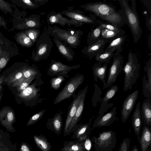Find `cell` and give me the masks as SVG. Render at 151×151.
Masks as SVG:
<instances>
[{
  "mask_svg": "<svg viewBox=\"0 0 151 151\" xmlns=\"http://www.w3.org/2000/svg\"><path fill=\"white\" fill-rule=\"evenodd\" d=\"M85 10L93 13L103 21L120 28L126 23L122 9L117 11L111 5L102 2L90 3L83 6Z\"/></svg>",
  "mask_w": 151,
  "mask_h": 151,
  "instance_id": "6da1fadb",
  "label": "cell"
},
{
  "mask_svg": "<svg viewBox=\"0 0 151 151\" xmlns=\"http://www.w3.org/2000/svg\"><path fill=\"white\" fill-rule=\"evenodd\" d=\"M123 11L126 20L129 26L133 36L134 43L137 42L140 39L142 33L139 21L135 7L131 8L127 0L119 1Z\"/></svg>",
  "mask_w": 151,
  "mask_h": 151,
  "instance_id": "7a4b0ae2",
  "label": "cell"
},
{
  "mask_svg": "<svg viewBox=\"0 0 151 151\" xmlns=\"http://www.w3.org/2000/svg\"><path fill=\"white\" fill-rule=\"evenodd\" d=\"M140 65L135 54L129 51L128 56V61L123 70L124 74L123 89L124 91L131 90L135 83L138 77Z\"/></svg>",
  "mask_w": 151,
  "mask_h": 151,
  "instance_id": "3957f363",
  "label": "cell"
},
{
  "mask_svg": "<svg viewBox=\"0 0 151 151\" xmlns=\"http://www.w3.org/2000/svg\"><path fill=\"white\" fill-rule=\"evenodd\" d=\"M116 133L112 131H104L98 137H92L91 142L96 151H111L116 143Z\"/></svg>",
  "mask_w": 151,
  "mask_h": 151,
  "instance_id": "277c9868",
  "label": "cell"
},
{
  "mask_svg": "<svg viewBox=\"0 0 151 151\" xmlns=\"http://www.w3.org/2000/svg\"><path fill=\"white\" fill-rule=\"evenodd\" d=\"M84 76L83 74H78L70 78L63 89L59 93L54 102L55 104L69 98L83 82Z\"/></svg>",
  "mask_w": 151,
  "mask_h": 151,
  "instance_id": "5b68a950",
  "label": "cell"
},
{
  "mask_svg": "<svg viewBox=\"0 0 151 151\" xmlns=\"http://www.w3.org/2000/svg\"><path fill=\"white\" fill-rule=\"evenodd\" d=\"M110 66L106 81V88L110 87L116 81L118 76L123 70L124 57L120 54L114 56Z\"/></svg>",
  "mask_w": 151,
  "mask_h": 151,
  "instance_id": "8992f818",
  "label": "cell"
},
{
  "mask_svg": "<svg viewBox=\"0 0 151 151\" xmlns=\"http://www.w3.org/2000/svg\"><path fill=\"white\" fill-rule=\"evenodd\" d=\"M88 88V86L87 85L84 88L78 92L70 105L64 127V136L68 135V129L70 123L76 113L80 101L83 98L86 97Z\"/></svg>",
  "mask_w": 151,
  "mask_h": 151,
  "instance_id": "52a82bcc",
  "label": "cell"
},
{
  "mask_svg": "<svg viewBox=\"0 0 151 151\" xmlns=\"http://www.w3.org/2000/svg\"><path fill=\"white\" fill-rule=\"evenodd\" d=\"M139 91L136 90L128 95L123 102L121 111L122 122L124 123L128 119L132 111L138 96Z\"/></svg>",
  "mask_w": 151,
  "mask_h": 151,
  "instance_id": "ba28073f",
  "label": "cell"
},
{
  "mask_svg": "<svg viewBox=\"0 0 151 151\" xmlns=\"http://www.w3.org/2000/svg\"><path fill=\"white\" fill-rule=\"evenodd\" d=\"M116 113V107H114L111 111L106 114L98 115L92 127L93 128L110 126L117 119Z\"/></svg>",
  "mask_w": 151,
  "mask_h": 151,
  "instance_id": "9c48e42d",
  "label": "cell"
},
{
  "mask_svg": "<svg viewBox=\"0 0 151 151\" xmlns=\"http://www.w3.org/2000/svg\"><path fill=\"white\" fill-rule=\"evenodd\" d=\"M12 21V27L8 30L9 32L12 31L15 29L22 30L27 28L36 27L38 25V22L31 17L21 18L14 16Z\"/></svg>",
  "mask_w": 151,
  "mask_h": 151,
  "instance_id": "30bf717a",
  "label": "cell"
},
{
  "mask_svg": "<svg viewBox=\"0 0 151 151\" xmlns=\"http://www.w3.org/2000/svg\"><path fill=\"white\" fill-rule=\"evenodd\" d=\"M118 90L117 84L112 86L106 92L103 98L101 100V104L99 113V115H102L107 112L108 109L113 105L112 103L108 104V101L116 94Z\"/></svg>",
  "mask_w": 151,
  "mask_h": 151,
  "instance_id": "8fae6325",
  "label": "cell"
},
{
  "mask_svg": "<svg viewBox=\"0 0 151 151\" xmlns=\"http://www.w3.org/2000/svg\"><path fill=\"white\" fill-rule=\"evenodd\" d=\"M109 42L108 40L101 39L96 42L85 47L83 52L91 59L98 54L103 52L105 46Z\"/></svg>",
  "mask_w": 151,
  "mask_h": 151,
  "instance_id": "7c38bea8",
  "label": "cell"
},
{
  "mask_svg": "<svg viewBox=\"0 0 151 151\" xmlns=\"http://www.w3.org/2000/svg\"><path fill=\"white\" fill-rule=\"evenodd\" d=\"M92 119V118H91L88 123L77 124L73 130V134L71 138L79 141H84L89 136L91 132L90 127Z\"/></svg>",
  "mask_w": 151,
  "mask_h": 151,
  "instance_id": "4fadbf2b",
  "label": "cell"
},
{
  "mask_svg": "<svg viewBox=\"0 0 151 151\" xmlns=\"http://www.w3.org/2000/svg\"><path fill=\"white\" fill-rule=\"evenodd\" d=\"M78 66H69L59 62H55L50 65L47 74L50 76H58L66 74L73 69L77 68Z\"/></svg>",
  "mask_w": 151,
  "mask_h": 151,
  "instance_id": "5bb4252c",
  "label": "cell"
},
{
  "mask_svg": "<svg viewBox=\"0 0 151 151\" xmlns=\"http://www.w3.org/2000/svg\"><path fill=\"white\" fill-rule=\"evenodd\" d=\"M107 64L105 63L102 65V63H95L92 67L94 80L97 82L98 78L102 82L103 84V89L106 88V81L105 79L106 78Z\"/></svg>",
  "mask_w": 151,
  "mask_h": 151,
  "instance_id": "9a60e30c",
  "label": "cell"
},
{
  "mask_svg": "<svg viewBox=\"0 0 151 151\" xmlns=\"http://www.w3.org/2000/svg\"><path fill=\"white\" fill-rule=\"evenodd\" d=\"M55 32L56 33L59 37L71 45H76L78 42L79 35H78L75 31H67L57 29Z\"/></svg>",
  "mask_w": 151,
  "mask_h": 151,
  "instance_id": "2e32d148",
  "label": "cell"
},
{
  "mask_svg": "<svg viewBox=\"0 0 151 151\" xmlns=\"http://www.w3.org/2000/svg\"><path fill=\"white\" fill-rule=\"evenodd\" d=\"M132 124L134 132L139 140L142 125L139 101L137 104L135 106V110L132 116Z\"/></svg>",
  "mask_w": 151,
  "mask_h": 151,
  "instance_id": "e0dca14e",
  "label": "cell"
},
{
  "mask_svg": "<svg viewBox=\"0 0 151 151\" xmlns=\"http://www.w3.org/2000/svg\"><path fill=\"white\" fill-rule=\"evenodd\" d=\"M126 40L125 35L121 36L109 42V44L105 51H110L114 53V56L120 54L123 50L122 46Z\"/></svg>",
  "mask_w": 151,
  "mask_h": 151,
  "instance_id": "ac0fdd59",
  "label": "cell"
},
{
  "mask_svg": "<svg viewBox=\"0 0 151 151\" xmlns=\"http://www.w3.org/2000/svg\"><path fill=\"white\" fill-rule=\"evenodd\" d=\"M61 113L56 114L51 119H48L46 127L59 135L61 132L63 124Z\"/></svg>",
  "mask_w": 151,
  "mask_h": 151,
  "instance_id": "d6986e66",
  "label": "cell"
},
{
  "mask_svg": "<svg viewBox=\"0 0 151 151\" xmlns=\"http://www.w3.org/2000/svg\"><path fill=\"white\" fill-rule=\"evenodd\" d=\"M141 118L147 126H151V99L147 98L143 101L141 109Z\"/></svg>",
  "mask_w": 151,
  "mask_h": 151,
  "instance_id": "ffe728a7",
  "label": "cell"
},
{
  "mask_svg": "<svg viewBox=\"0 0 151 151\" xmlns=\"http://www.w3.org/2000/svg\"><path fill=\"white\" fill-rule=\"evenodd\" d=\"M65 14L73 20L81 23L96 24L97 20L96 16L93 14L88 17L75 12H66Z\"/></svg>",
  "mask_w": 151,
  "mask_h": 151,
  "instance_id": "44dd1931",
  "label": "cell"
},
{
  "mask_svg": "<svg viewBox=\"0 0 151 151\" xmlns=\"http://www.w3.org/2000/svg\"><path fill=\"white\" fill-rule=\"evenodd\" d=\"M151 128L146 125L143 128L141 135L139 140L142 151H146L151 142Z\"/></svg>",
  "mask_w": 151,
  "mask_h": 151,
  "instance_id": "7402d4cb",
  "label": "cell"
},
{
  "mask_svg": "<svg viewBox=\"0 0 151 151\" xmlns=\"http://www.w3.org/2000/svg\"><path fill=\"white\" fill-rule=\"evenodd\" d=\"M63 145L60 151H84V141H66L63 143Z\"/></svg>",
  "mask_w": 151,
  "mask_h": 151,
  "instance_id": "603a6c76",
  "label": "cell"
},
{
  "mask_svg": "<svg viewBox=\"0 0 151 151\" xmlns=\"http://www.w3.org/2000/svg\"><path fill=\"white\" fill-rule=\"evenodd\" d=\"M39 88H36L35 84L34 83L21 91L18 94V96L25 100L32 99L37 97L39 91Z\"/></svg>",
  "mask_w": 151,
  "mask_h": 151,
  "instance_id": "cb8c5ba5",
  "label": "cell"
},
{
  "mask_svg": "<svg viewBox=\"0 0 151 151\" xmlns=\"http://www.w3.org/2000/svg\"><path fill=\"white\" fill-rule=\"evenodd\" d=\"M17 48L9 46L0 57V72L6 66L10 58L18 52Z\"/></svg>",
  "mask_w": 151,
  "mask_h": 151,
  "instance_id": "d4e9b609",
  "label": "cell"
},
{
  "mask_svg": "<svg viewBox=\"0 0 151 151\" xmlns=\"http://www.w3.org/2000/svg\"><path fill=\"white\" fill-rule=\"evenodd\" d=\"M85 98H83L80 101L76 113L71 121L68 129V135H69L73 132L75 126L81 119L84 109Z\"/></svg>",
  "mask_w": 151,
  "mask_h": 151,
  "instance_id": "484cf974",
  "label": "cell"
},
{
  "mask_svg": "<svg viewBox=\"0 0 151 151\" xmlns=\"http://www.w3.org/2000/svg\"><path fill=\"white\" fill-rule=\"evenodd\" d=\"M35 143L37 148L42 151H50L52 147L51 144L48 141L46 137L40 134L33 136Z\"/></svg>",
  "mask_w": 151,
  "mask_h": 151,
  "instance_id": "4316f807",
  "label": "cell"
},
{
  "mask_svg": "<svg viewBox=\"0 0 151 151\" xmlns=\"http://www.w3.org/2000/svg\"><path fill=\"white\" fill-rule=\"evenodd\" d=\"M14 119V112L9 109L6 108L0 112V119L2 124L6 126H11Z\"/></svg>",
  "mask_w": 151,
  "mask_h": 151,
  "instance_id": "83f0119b",
  "label": "cell"
},
{
  "mask_svg": "<svg viewBox=\"0 0 151 151\" xmlns=\"http://www.w3.org/2000/svg\"><path fill=\"white\" fill-rule=\"evenodd\" d=\"M14 38L16 42L23 47H29L33 45L32 41L24 32L17 33Z\"/></svg>",
  "mask_w": 151,
  "mask_h": 151,
  "instance_id": "f1b7e54d",
  "label": "cell"
},
{
  "mask_svg": "<svg viewBox=\"0 0 151 151\" xmlns=\"http://www.w3.org/2000/svg\"><path fill=\"white\" fill-rule=\"evenodd\" d=\"M101 28L97 26L95 28L91 30L87 37V41L88 45L94 43L102 39L101 35Z\"/></svg>",
  "mask_w": 151,
  "mask_h": 151,
  "instance_id": "f546056e",
  "label": "cell"
},
{
  "mask_svg": "<svg viewBox=\"0 0 151 151\" xmlns=\"http://www.w3.org/2000/svg\"><path fill=\"white\" fill-rule=\"evenodd\" d=\"M49 21L51 24L58 23L64 26L66 24L74 23V20H70L63 17L61 14H56L51 15L49 18Z\"/></svg>",
  "mask_w": 151,
  "mask_h": 151,
  "instance_id": "4dcf8cb0",
  "label": "cell"
},
{
  "mask_svg": "<svg viewBox=\"0 0 151 151\" xmlns=\"http://www.w3.org/2000/svg\"><path fill=\"white\" fill-rule=\"evenodd\" d=\"M114 56V53L110 51H104L95 56V60L101 63H109L112 58Z\"/></svg>",
  "mask_w": 151,
  "mask_h": 151,
  "instance_id": "1f68e13d",
  "label": "cell"
},
{
  "mask_svg": "<svg viewBox=\"0 0 151 151\" xmlns=\"http://www.w3.org/2000/svg\"><path fill=\"white\" fill-rule=\"evenodd\" d=\"M37 73V71L34 69L30 68H27L22 77L14 83L12 86L13 87H17L25 80L31 76L36 75Z\"/></svg>",
  "mask_w": 151,
  "mask_h": 151,
  "instance_id": "d6a6232c",
  "label": "cell"
},
{
  "mask_svg": "<svg viewBox=\"0 0 151 151\" xmlns=\"http://www.w3.org/2000/svg\"><path fill=\"white\" fill-rule=\"evenodd\" d=\"M96 25L99 27L101 29H106L123 35L125 34V31L121 28L116 27L110 23L98 19H97L96 21Z\"/></svg>",
  "mask_w": 151,
  "mask_h": 151,
  "instance_id": "836d02e7",
  "label": "cell"
},
{
  "mask_svg": "<svg viewBox=\"0 0 151 151\" xmlns=\"http://www.w3.org/2000/svg\"><path fill=\"white\" fill-rule=\"evenodd\" d=\"M11 3L23 9H32L37 7L35 2L29 0H9Z\"/></svg>",
  "mask_w": 151,
  "mask_h": 151,
  "instance_id": "e575fe53",
  "label": "cell"
},
{
  "mask_svg": "<svg viewBox=\"0 0 151 151\" xmlns=\"http://www.w3.org/2000/svg\"><path fill=\"white\" fill-rule=\"evenodd\" d=\"M101 35L102 39L108 40L109 42L121 36L125 35H123L107 29H102Z\"/></svg>",
  "mask_w": 151,
  "mask_h": 151,
  "instance_id": "d590c367",
  "label": "cell"
},
{
  "mask_svg": "<svg viewBox=\"0 0 151 151\" xmlns=\"http://www.w3.org/2000/svg\"><path fill=\"white\" fill-rule=\"evenodd\" d=\"M12 7L16 9V6L15 5L9 1L0 0V10L5 14L9 13L12 14L13 13Z\"/></svg>",
  "mask_w": 151,
  "mask_h": 151,
  "instance_id": "8d00e7d4",
  "label": "cell"
},
{
  "mask_svg": "<svg viewBox=\"0 0 151 151\" xmlns=\"http://www.w3.org/2000/svg\"><path fill=\"white\" fill-rule=\"evenodd\" d=\"M94 84L95 91L92 98V102L93 106L95 107L99 102H101V95L102 94V92L101 88L98 85L95 83H94Z\"/></svg>",
  "mask_w": 151,
  "mask_h": 151,
  "instance_id": "74e56055",
  "label": "cell"
},
{
  "mask_svg": "<svg viewBox=\"0 0 151 151\" xmlns=\"http://www.w3.org/2000/svg\"><path fill=\"white\" fill-rule=\"evenodd\" d=\"M65 74L52 78L50 81L51 87L55 90L58 89L65 79Z\"/></svg>",
  "mask_w": 151,
  "mask_h": 151,
  "instance_id": "f35d334b",
  "label": "cell"
},
{
  "mask_svg": "<svg viewBox=\"0 0 151 151\" xmlns=\"http://www.w3.org/2000/svg\"><path fill=\"white\" fill-rule=\"evenodd\" d=\"M56 45L60 52L69 60H72L73 56L70 54L67 48L58 41H55Z\"/></svg>",
  "mask_w": 151,
  "mask_h": 151,
  "instance_id": "ab89813d",
  "label": "cell"
},
{
  "mask_svg": "<svg viewBox=\"0 0 151 151\" xmlns=\"http://www.w3.org/2000/svg\"><path fill=\"white\" fill-rule=\"evenodd\" d=\"M27 68H24L17 72L16 74L13 75L7 78L8 84L9 86L11 84L13 83L15 81L19 80L22 76Z\"/></svg>",
  "mask_w": 151,
  "mask_h": 151,
  "instance_id": "60d3db41",
  "label": "cell"
},
{
  "mask_svg": "<svg viewBox=\"0 0 151 151\" xmlns=\"http://www.w3.org/2000/svg\"><path fill=\"white\" fill-rule=\"evenodd\" d=\"M45 110L41 111L31 117L27 123V125L33 124L39 121L43 116L45 112Z\"/></svg>",
  "mask_w": 151,
  "mask_h": 151,
  "instance_id": "b9f144b4",
  "label": "cell"
},
{
  "mask_svg": "<svg viewBox=\"0 0 151 151\" xmlns=\"http://www.w3.org/2000/svg\"><path fill=\"white\" fill-rule=\"evenodd\" d=\"M23 32L31 39L33 43L35 42L39 34L38 31L34 29L26 30Z\"/></svg>",
  "mask_w": 151,
  "mask_h": 151,
  "instance_id": "7bdbcfd3",
  "label": "cell"
},
{
  "mask_svg": "<svg viewBox=\"0 0 151 151\" xmlns=\"http://www.w3.org/2000/svg\"><path fill=\"white\" fill-rule=\"evenodd\" d=\"M36 75L31 76L24 81L20 84L17 87V90L18 91H22L27 87L32 81L35 78Z\"/></svg>",
  "mask_w": 151,
  "mask_h": 151,
  "instance_id": "ee69618b",
  "label": "cell"
},
{
  "mask_svg": "<svg viewBox=\"0 0 151 151\" xmlns=\"http://www.w3.org/2000/svg\"><path fill=\"white\" fill-rule=\"evenodd\" d=\"M130 139L128 137L125 138L122 142L119 151H129Z\"/></svg>",
  "mask_w": 151,
  "mask_h": 151,
  "instance_id": "f6af8a7d",
  "label": "cell"
},
{
  "mask_svg": "<svg viewBox=\"0 0 151 151\" xmlns=\"http://www.w3.org/2000/svg\"><path fill=\"white\" fill-rule=\"evenodd\" d=\"M0 45H9L17 47V46L13 42L6 37L0 30Z\"/></svg>",
  "mask_w": 151,
  "mask_h": 151,
  "instance_id": "bcb514c9",
  "label": "cell"
},
{
  "mask_svg": "<svg viewBox=\"0 0 151 151\" xmlns=\"http://www.w3.org/2000/svg\"><path fill=\"white\" fill-rule=\"evenodd\" d=\"M92 142L89 136H88L84 141V151H92Z\"/></svg>",
  "mask_w": 151,
  "mask_h": 151,
  "instance_id": "7dc6e473",
  "label": "cell"
},
{
  "mask_svg": "<svg viewBox=\"0 0 151 151\" xmlns=\"http://www.w3.org/2000/svg\"><path fill=\"white\" fill-rule=\"evenodd\" d=\"M47 46L46 44H43L41 45L37 52V55L41 56L45 54L47 50Z\"/></svg>",
  "mask_w": 151,
  "mask_h": 151,
  "instance_id": "c3c4849f",
  "label": "cell"
},
{
  "mask_svg": "<svg viewBox=\"0 0 151 151\" xmlns=\"http://www.w3.org/2000/svg\"><path fill=\"white\" fill-rule=\"evenodd\" d=\"M3 27L5 29L8 31L6 23L3 17L0 15V27Z\"/></svg>",
  "mask_w": 151,
  "mask_h": 151,
  "instance_id": "681fc988",
  "label": "cell"
},
{
  "mask_svg": "<svg viewBox=\"0 0 151 151\" xmlns=\"http://www.w3.org/2000/svg\"><path fill=\"white\" fill-rule=\"evenodd\" d=\"M10 45H4L0 46V57Z\"/></svg>",
  "mask_w": 151,
  "mask_h": 151,
  "instance_id": "f907efd6",
  "label": "cell"
},
{
  "mask_svg": "<svg viewBox=\"0 0 151 151\" xmlns=\"http://www.w3.org/2000/svg\"><path fill=\"white\" fill-rule=\"evenodd\" d=\"M21 151H31L29 147L27 144H24L21 146Z\"/></svg>",
  "mask_w": 151,
  "mask_h": 151,
  "instance_id": "816d5d0a",
  "label": "cell"
},
{
  "mask_svg": "<svg viewBox=\"0 0 151 151\" xmlns=\"http://www.w3.org/2000/svg\"><path fill=\"white\" fill-rule=\"evenodd\" d=\"M151 16L147 19L146 21L147 25L148 27V29L150 31H151Z\"/></svg>",
  "mask_w": 151,
  "mask_h": 151,
  "instance_id": "f5cc1de1",
  "label": "cell"
},
{
  "mask_svg": "<svg viewBox=\"0 0 151 151\" xmlns=\"http://www.w3.org/2000/svg\"><path fill=\"white\" fill-rule=\"evenodd\" d=\"M4 78V76H2L1 77H0V90H1V89L2 88V86H1V84L3 82Z\"/></svg>",
  "mask_w": 151,
  "mask_h": 151,
  "instance_id": "db71d44e",
  "label": "cell"
},
{
  "mask_svg": "<svg viewBox=\"0 0 151 151\" xmlns=\"http://www.w3.org/2000/svg\"><path fill=\"white\" fill-rule=\"evenodd\" d=\"M131 151H139V150L137 147L136 146H134L133 147Z\"/></svg>",
  "mask_w": 151,
  "mask_h": 151,
  "instance_id": "11a10c76",
  "label": "cell"
},
{
  "mask_svg": "<svg viewBox=\"0 0 151 151\" xmlns=\"http://www.w3.org/2000/svg\"><path fill=\"white\" fill-rule=\"evenodd\" d=\"M1 99V96L0 95V101Z\"/></svg>",
  "mask_w": 151,
  "mask_h": 151,
  "instance_id": "9f6ffc18",
  "label": "cell"
}]
</instances>
